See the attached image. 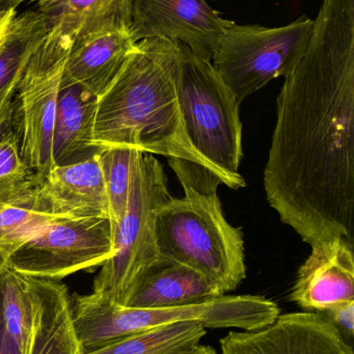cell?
<instances>
[{"instance_id": "30", "label": "cell", "mask_w": 354, "mask_h": 354, "mask_svg": "<svg viewBox=\"0 0 354 354\" xmlns=\"http://www.w3.org/2000/svg\"><path fill=\"white\" fill-rule=\"evenodd\" d=\"M10 3L12 0H0V12L10 10Z\"/></svg>"}, {"instance_id": "18", "label": "cell", "mask_w": 354, "mask_h": 354, "mask_svg": "<svg viewBox=\"0 0 354 354\" xmlns=\"http://www.w3.org/2000/svg\"><path fill=\"white\" fill-rule=\"evenodd\" d=\"M64 218L52 212L35 178L0 192V253L8 260L42 229Z\"/></svg>"}, {"instance_id": "14", "label": "cell", "mask_w": 354, "mask_h": 354, "mask_svg": "<svg viewBox=\"0 0 354 354\" xmlns=\"http://www.w3.org/2000/svg\"><path fill=\"white\" fill-rule=\"evenodd\" d=\"M224 295L197 270L159 256L129 290L122 306L139 309L181 307Z\"/></svg>"}, {"instance_id": "10", "label": "cell", "mask_w": 354, "mask_h": 354, "mask_svg": "<svg viewBox=\"0 0 354 354\" xmlns=\"http://www.w3.org/2000/svg\"><path fill=\"white\" fill-rule=\"evenodd\" d=\"M233 23L222 18L208 0H132L129 30L134 41H177L211 62L220 39Z\"/></svg>"}, {"instance_id": "31", "label": "cell", "mask_w": 354, "mask_h": 354, "mask_svg": "<svg viewBox=\"0 0 354 354\" xmlns=\"http://www.w3.org/2000/svg\"><path fill=\"white\" fill-rule=\"evenodd\" d=\"M10 27H12V25H10ZM10 27L8 30L4 31L3 33L0 35V48H1L2 46H3V44L6 43V39H8V35H10Z\"/></svg>"}, {"instance_id": "8", "label": "cell", "mask_w": 354, "mask_h": 354, "mask_svg": "<svg viewBox=\"0 0 354 354\" xmlns=\"http://www.w3.org/2000/svg\"><path fill=\"white\" fill-rule=\"evenodd\" d=\"M313 19L301 16L278 27L233 23L220 39L211 64L239 104L285 77L307 45Z\"/></svg>"}, {"instance_id": "32", "label": "cell", "mask_w": 354, "mask_h": 354, "mask_svg": "<svg viewBox=\"0 0 354 354\" xmlns=\"http://www.w3.org/2000/svg\"><path fill=\"white\" fill-rule=\"evenodd\" d=\"M2 91H3V89H2Z\"/></svg>"}, {"instance_id": "26", "label": "cell", "mask_w": 354, "mask_h": 354, "mask_svg": "<svg viewBox=\"0 0 354 354\" xmlns=\"http://www.w3.org/2000/svg\"><path fill=\"white\" fill-rule=\"evenodd\" d=\"M0 354H26V351L6 332L0 322Z\"/></svg>"}, {"instance_id": "22", "label": "cell", "mask_w": 354, "mask_h": 354, "mask_svg": "<svg viewBox=\"0 0 354 354\" xmlns=\"http://www.w3.org/2000/svg\"><path fill=\"white\" fill-rule=\"evenodd\" d=\"M48 29L47 23L35 10L17 14L10 35L0 48V91L18 77Z\"/></svg>"}, {"instance_id": "7", "label": "cell", "mask_w": 354, "mask_h": 354, "mask_svg": "<svg viewBox=\"0 0 354 354\" xmlns=\"http://www.w3.org/2000/svg\"><path fill=\"white\" fill-rule=\"evenodd\" d=\"M74 39L60 28L48 29L25 62L15 93L12 126L20 153L41 183L54 167V122L60 83Z\"/></svg>"}, {"instance_id": "4", "label": "cell", "mask_w": 354, "mask_h": 354, "mask_svg": "<svg viewBox=\"0 0 354 354\" xmlns=\"http://www.w3.org/2000/svg\"><path fill=\"white\" fill-rule=\"evenodd\" d=\"M281 314L274 301L260 295H226L181 307L139 309L112 303L93 293L72 299L75 332L85 353L125 337L176 322L207 328L255 330Z\"/></svg>"}, {"instance_id": "16", "label": "cell", "mask_w": 354, "mask_h": 354, "mask_svg": "<svg viewBox=\"0 0 354 354\" xmlns=\"http://www.w3.org/2000/svg\"><path fill=\"white\" fill-rule=\"evenodd\" d=\"M28 278L33 324L26 354H85L73 324L68 287L60 281Z\"/></svg>"}, {"instance_id": "11", "label": "cell", "mask_w": 354, "mask_h": 354, "mask_svg": "<svg viewBox=\"0 0 354 354\" xmlns=\"http://www.w3.org/2000/svg\"><path fill=\"white\" fill-rule=\"evenodd\" d=\"M220 343L222 354H354L324 314L309 311L280 314L259 330H232Z\"/></svg>"}, {"instance_id": "21", "label": "cell", "mask_w": 354, "mask_h": 354, "mask_svg": "<svg viewBox=\"0 0 354 354\" xmlns=\"http://www.w3.org/2000/svg\"><path fill=\"white\" fill-rule=\"evenodd\" d=\"M0 322L6 332L27 351L33 324L29 278L8 266L0 277Z\"/></svg>"}, {"instance_id": "15", "label": "cell", "mask_w": 354, "mask_h": 354, "mask_svg": "<svg viewBox=\"0 0 354 354\" xmlns=\"http://www.w3.org/2000/svg\"><path fill=\"white\" fill-rule=\"evenodd\" d=\"M52 212L68 218H109L99 153L78 163L54 166L39 183Z\"/></svg>"}, {"instance_id": "27", "label": "cell", "mask_w": 354, "mask_h": 354, "mask_svg": "<svg viewBox=\"0 0 354 354\" xmlns=\"http://www.w3.org/2000/svg\"><path fill=\"white\" fill-rule=\"evenodd\" d=\"M18 12H17L16 8H10V10L0 12V35L10 28Z\"/></svg>"}, {"instance_id": "6", "label": "cell", "mask_w": 354, "mask_h": 354, "mask_svg": "<svg viewBox=\"0 0 354 354\" xmlns=\"http://www.w3.org/2000/svg\"><path fill=\"white\" fill-rule=\"evenodd\" d=\"M170 197L160 162L153 155L137 151L126 214L112 226L114 254L94 280V295L123 305L135 281L159 258L155 214Z\"/></svg>"}, {"instance_id": "23", "label": "cell", "mask_w": 354, "mask_h": 354, "mask_svg": "<svg viewBox=\"0 0 354 354\" xmlns=\"http://www.w3.org/2000/svg\"><path fill=\"white\" fill-rule=\"evenodd\" d=\"M137 151L139 149L129 147H109L99 151L112 226L118 224L126 214Z\"/></svg>"}, {"instance_id": "25", "label": "cell", "mask_w": 354, "mask_h": 354, "mask_svg": "<svg viewBox=\"0 0 354 354\" xmlns=\"http://www.w3.org/2000/svg\"><path fill=\"white\" fill-rule=\"evenodd\" d=\"M324 316L332 322L349 346H353L354 301L335 306L324 312Z\"/></svg>"}, {"instance_id": "28", "label": "cell", "mask_w": 354, "mask_h": 354, "mask_svg": "<svg viewBox=\"0 0 354 354\" xmlns=\"http://www.w3.org/2000/svg\"><path fill=\"white\" fill-rule=\"evenodd\" d=\"M176 354H218L215 349L212 348L209 345H195V346L191 347V348L185 349V351H180V353Z\"/></svg>"}, {"instance_id": "5", "label": "cell", "mask_w": 354, "mask_h": 354, "mask_svg": "<svg viewBox=\"0 0 354 354\" xmlns=\"http://www.w3.org/2000/svg\"><path fill=\"white\" fill-rule=\"evenodd\" d=\"M179 44V106L187 137L224 185L235 189L245 187V179L239 174L242 159L240 104L211 62Z\"/></svg>"}, {"instance_id": "19", "label": "cell", "mask_w": 354, "mask_h": 354, "mask_svg": "<svg viewBox=\"0 0 354 354\" xmlns=\"http://www.w3.org/2000/svg\"><path fill=\"white\" fill-rule=\"evenodd\" d=\"M35 3L48 27H56L73 39L108 25L130 26L132 0H12L10 8Z\"/></svg>"}, {"instance_id": "2", "label": "cell", "mask_w": 354, "mask_h": 354, "mask_svg": "<svg viewBox=\"0 0 354 354\" xmlns=\"http://www.w3.org/2000/svg\"><path fill=\"white\" fill-rule=\"evenodd\" d=\"M180 64L177 41H136L118 76L98 97L96 147L100 151L129 147L184 160L220 177L193 149L185 132L178 97Z\"/></svg>"}, {"instance_id": "1", "label": "cell", "mask_w": 354, "mask_h": 354, "mask_svg": "<svg viewBox=\"0 0 354 354\" xmlns=\"http://www.w3.org/2000/svg\"><path fill=\"white\" fill-rule=\"evenodd\" d=\"M264 170L268 203L312 248L354 247V0H322L284 77Z\"/></svg>"}, {"instance_id": "29", "label": "cell", "mask_w": 354, "mask_h": 354, "mask_svg": "<svg viewBox=\"0 0 354 354\" xmlns=\"http://www.w3.org/2000/svg\"><path fill=\"white\" fill-rule=\"evenodd\" d=\"M8 260H6V258L1 255V253H0V277L2 276V274H3L4 270L8 268Z\"/></svg>"}, {"instance_id": "17", "label": "cell", "mask_w": 354, "mask_h": 354, "mask_svg": "<svg viewBox=\"0 0 354 354\" xmlns=\"http://www.w3.org/2000/svg\"><path fill=\"white\" fill-rule=\"evenodd\" d=\"M97 106L94 93L62 79L52 142L54 166L78 163L99 153L95 143Z\"/></svg>"}, {"instance_id": "20", "label": "cell", "mask_w": 354, "mask_h": 354, "mask_svg": "<svg viewBox=\"0 0 354 354\" xmlns=\"http://www.w3.org/2000/svg\"><path fill=\"white\" fill-rule=\"evenodd\" d=\"M206 334L197 322H176L130 335L85 354H176L200 344Z\"/></svg>"}, {"instance_id": "12", "label": "cell", "mask_w": 354, "mask_h": 354, "mask_svg": "<svg viewBox=\"0 0 354 354\" xmlns=\"http://www.w3.org/2000/svg\"><path fill=\"white\" fill-rule=\"evenodd\" d=\"M290 299L305 311L316 313L354 301L353 248L343 239L312 248L299 270Z\"/></svg>"}, {"instance_id": "3", "label": "cell", "mask_w": 354, "mask_h": 354, "mask_svg": "<svg viewBox=\"0 0 354 354\" xmlns=\"http://www.w3.org/2000/svg\"><path fill=\"white\" fill-rule=\"evenodd\" d=\"M184 195L170 197L155 214V239L161 257L207 277L224 295L247 277L245 241L222 212L215 174L191 162L168 159Z\"/></svg>"}, {"instance_id": "24", "label": "cell", "mask_w": 354, "mask_h": 354, "mask_svg": "<svg viewBox=\"0 0 354 354\" xmlns=\"http://www.w3.org/2000/svg\"><path fill=\"white\" fill-rule=\"evenodd\" d=\"M35 178L20 153L14 127L0 135V192Z\"/></svg>"}, {"instance_id": "9", "label": "cell", "mask_w": 354, "mask_h": 354, "mask_svg": "<svg viewBox=\"0 0 354 354\" xmlns=\"http://www.w3.org/2000/svg\"><path fill=\"white\" fill-rule=\"evenodd\" d=\"M114 254L109 218H64L42 229L12 254L8 264L24 276L62 281L103 266Z\"/></svg>"}, {"instance_id": "13", "label": "cell", "mask_w": 354, "mask_h": 354, "mask_svg": "<svg viewBox=\"0 0 354 354\" xmlns=\"http://www.w3.org/2000/svg\"><path fill=\"white\" fill-rule=\"evenodd\" d=\"M135 43L128 26L87 31L73 41L62 79L100 97L122 70Z\"/></svg>"}]
</instances>
